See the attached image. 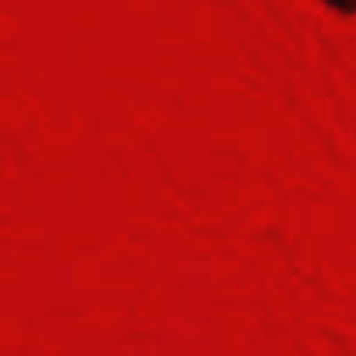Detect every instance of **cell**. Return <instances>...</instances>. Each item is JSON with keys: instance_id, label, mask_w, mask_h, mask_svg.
I'll return each mask as SVG.
<instances>
[{"instance_id": "cell-1", "label": "cell", "mask_w": 356, "mask_h": 356, "mask_svg": "<svg viewBox=\"0 0 356 356\" xmlns=\"http://www.w3.org/2000/svg\"><path fill=\"white\" fill-rule=\"evenodd\" d=\"M321 8H328L332 15H339V18H353L356 15V0H318Z\"/></svg>"}]
</instances>
